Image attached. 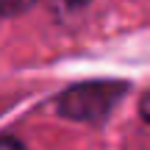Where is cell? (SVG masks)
I'll list each match as a JSON object with an SVG mask.
<instances>
[{
    "label": "cell",
    "instance_id": "cell-4",
    "mask_svg": "<svg viewBox=\"0 0 150 150\" xmlns=\"http://www.w3.org/2000/svg\"><path fill=\"white\" fill-rule=\"evenodd\" d=\"M139 114H142L145 122H150V89L142 95V100H139Z\"/></svg>",
    "mask_w": 150,
    "mask_h": 150
},
{
    "label": "cell",
    "instance_id": "cell-3",
    "mask_svg": "<svg viewBox=\"0 0 150 150\" xmlns=\"http://www.w3.org/2000/svg\"><path fill=\"white\" fill-rule=\"evenodd\" d=\"M0 150H25V145L17 136H0Z\"/></svg>",
    "mask_w": 150,
    "mask_h": 150
},
{
    "label": "cell",
    "instance_id": "cell-2",
    "mask_svg": "<svg viewBox=\"0 0 150 150\" xmlns=\"http://www.w3.org/2000/svg\"><path fill=\"white\" fill-rule=\"evenodd\" d=\"M36 0H0V20H11V17L25 14Z\"/></svg>",
    "mask_w": 150,
    "mask_h": 150
},
{
    "label": "cell",
    "instance_id": "cell-1",
    "mask_svg": "<svg viewBox=\"0 0 150 150\" xmlns=\"http://www.w3.org/2000/svg\"><path fill=\"white\" fill-rule=\"evenodd\" d=\"M125 89L128 86L117 83V81H86V83L70 86L59 97L56 108H59V114L64 120H75V122H103L114 111V106L122 100Z\"/></svg>",
    "mask_w": 150,
    "mask_h": 150
},
{
    "label": "cell",
    "instance_id": "cell-5",
    "mask_svg": "<svg viewBox=\"0 0 150 150\" xmlns=\"http://www.w3.org/2000/svg\"><path fill=\"white\" fill-rule=\"evenodd\" d=\"M59 3L67 8H83V6H89V0H59Z\"/></svg>",
    "mask_w": 150,
    "mask_h": 150
}]
</instances>
